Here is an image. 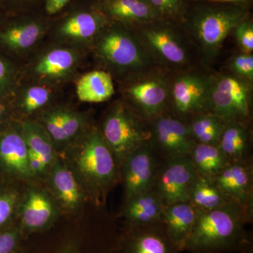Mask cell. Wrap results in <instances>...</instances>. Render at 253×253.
Returning <instances> with one entry per match:
<instances>
[{
    "label": "cell",
    "instance_id": "cell-8",
    "mask_svg": "<svg viewBox=\"0 0 253 253\" xmlns=\"http://www.w3.org/2000/svg\"><path fill=\"white\" fill-rule=\"evenodd\" d=\"M149 143L161 161L187 157L196 144L187 121L166 112L148 122Z\"/></svg>",
    "mask_w": 253,
    "mask_h": 253
},
{
    "label": "cell",
    "instance_id": "cell-22",
    "mask_svg": "<svg viewBox=\"0 0 253 253\" xmlns=\"http://www.w3.org/2000/svg\"><path fill=\"white\" fill-rule=\"evenodd\" d=\"M188 201L199 211H211L230 202L213 178L198 175L189 190Z\"/></svg>",
    "mask_w": 253,
    "mask_h": 253
},
{
    "label": "cell",
    "instance_id": "cell-33",
    "mask_svg": "<svg viewBox=\"0 0 253 253\" xmlns=\"http://www.w3.org/2000/svg\"><path fill=\"white\" fill-rule=\"evenodd\" d=\"M49 90L43 86H33L26 92L24 99L25 109L31 113L42 107L49 101Z\"/></svg>",
    "mask_w": 253,
    "mask_h": 253
},
{
    "label": "cell",
    "instance_id": "cell-44",
    "mask_svg": "<svg viewBox=\"0 0 253 253\" xmlns=\"http://www.w3.org/2000/svg\"><path fill=\"white\" fill-rule=\"evenodd\" d=\"M61 253H75V251H73V250L68 249V250H66V251H63V252H62Z\"/></svg>",
    "mask_w": 253,
    "mask_h": 253
},
{
    "label": "cell",
    "instance_id": "cell-23",
    "mask_svg": "<svg viewBox=\"0 0 253 253\" xmlns=\"http://www.w3.org/2000/svg\"><path fill=\"white\" fill-rule=\"evenodd\" d=\"M196 144L218 145L226 123L211 113L196 115L187 121Z\"/></svg>",
    "mask_w": 253,
    "mask_h": 253
},
{
    "label": "cell",
    "instance_id": "cell-36",
    "mask_svg": "<svg viewBox=\"0 0 253 253\" xmlns=\"http://www.w3.org/2000/svg\"><path fill=\"white\" fill-rule=\"evenodd\" d=\"M16 196L14 194L0 195V226L9 219L14 211Z\"/></svg>",
    "mask_w": 253,
    "mask_h": 253
},
{
    "label": "cell",
    "instance_id": "cell-41",
    "mask_svg": "<svg viewBox=\"0 0 253 253\" xmlns=\"http://www.w3.org/2000/svg\"><path fill=\"white\" fill-rule=\"evenodd\" d=\"M240 253H253V236L251 234L249 239L246 240V242L241 246L239 249Z\"/></svg>",
    "mask_w": 253,
    "mask_h": 253
},
{
    "label": "cell",
    "instance_id": "cell-42",
    "mask_svg": "<svg viewBox=\"0 0 253 253\" xmlns=\"http://www.w3.org/2000/svg\"><path fill=\"white\" fill-rule=\"evenodd\" d=\"M204 2L215 3V4H244L248 0H198Z\"/></svg>",
    "mask_w": 253,
    "mask_h": 253
},
{
    "label": "cell",
    "instance_id": "cell-20",
    "mask_svg": "<svg viewBox=\"0 0 253 253\" xmlns=\"http://www.w3.org/2000/svg\"><path fill=\"white\" fill-rule=\"evenodd\" d=\"M76 89L78 99L83 102H103L115 93L112 76L104 71L86 73L78 81Z\"/></svg>",
    "mask_w": 253,
    "mask_h": 253
},
{
    "label": "cell",
    "instance_id": "cell-17",
    "mask_svg": "<svg viewBox=\"0 0 253 253\" xmlns=\"http://www.w3.org/2000/svg\"><path fill=\"white\" fill-rule=\"evenodd\" d=\"M166 205L154 191L143 193L126 201L123 215L126 226H139L161 221Z\"/></svg>",
    "mask_w": 253,
    "mask_h": 253
},
{
    "label": "cell",
    "instance_id": "cell-37",
    "mask_svg": "<svg viewBox=\"0 0 253 253\" xmlns=\"http://www.w3.org/2000/svg\"><path fill=\"white\" fill-rule=\"evenodd\" d=\"M16 244V236L13 232L0 234V253H11Z\"/></svg>",
    "mask_w": 253,
    "mask_h": 253
},
{
    "label": "cell",
    "instance_id": "cell-11",
    "mask_svg": "<svg viewBox=\"0 0 253 253\" xmlns=\"http://www.w3.org/2000/svg\"><path fill=\"white\" fill-rule=\"evenodd\" d=\"M161 163L149 141L126 158L121 166L126 201L152 191Z\"/></svg>",
    "mask_w": 253,
    "mask_h": 253
},
{
    "label": "cell",
    "instance_id": "cell-13",
    "mask_svg": "<svg viewBox=\"0 0 253 253\" xmlns=\"http://www.w3.org/2000/svg\"><path fill=\"white\" fill-rule=\"evenodd\" d=\"M228 199L253 214V159L229 163L213 178Z\"/></svg>",
    "mask_w": 253,
    "mask_h": 253
},
{
    "label": "cell",
    "instance_id": "cell-10",
    "mask_svg": "<svg viewBox=\"0 0 253 253\" xmlns=\"http://www.w3.org/2000/svg\"><path fill=\"white\" fill-rule=\"evenodd\" d=\"M211 76L196 72L181 73L171 81L167 112L188 121L208 111Z\"/></svg>",
    "mask_w": 253,
    "mask_h": 253
},
{
    "label": "cell",
    "instance_id": "cell-30",
    "mask_svg": "<svg viewBox=\"0 0 253 253\" xmlns=\"http://www.w3.org/2000/svg\"><path fill=\"white\" fill-rule=\"evenodd\" d=\"M165 21H183L186 14L184 0H148Z\"/></svg>",
    "mask_w": 253,
    "mask_h": 253
},
{
    "label": "cell",
    "instance_id": "cell-12",
    "mask_svg": "<svg viewBox=\"0 0 253 253\" xmlns=\"http://www.w3.org/2000/svg\"><path fill=\"white\" fill-rule=\"evenodd\" d=\"M196 176L188 156L163 161L152 191L166 206L188 201L189 190Z\"/></svg>",
    "mask_w": 253,
    "mask_h": 253
},
{
    "label": "cell",
    "instance_id": "cell-24",
    "mask_svg": "<svg viewBox=\"0 0 253 253\" xmlns=\"http://www.w3.org/2000/svg\"><path fill=\"white\" fill-rule=\"evenodd\" d=\"M21 214L25 225L31 229H39L51 220L54 208L44 194L33 191L25 201Z\"/></svg>",
    "mask_w": 253,
    "mask_h": 253
},
{
    "label": "cell",
    "instance_id": "cell-39",
    "mask_svg": "<svg viewBox=\"0 0 253 253\" xmlns=\"http://www.w3.org/2000/svg\"><path fill=\"white\" fill-rule=\"evenodd\" d=\"M71 0H46V10L48 14H54L59 12Z\"/></svg>",
    "mask_w": 253,
    "mask_h": 253
},
{
    "label": "cell",
    "instance_id": "cell-35",
    "mask_svg": "<svg viewBox=\"0 0 253 253\" xmlns=\"http://www.w3.org/2000/svg\"><path fill=\"white\" fill-rule=\"evenodd\" d=\"M61 126L66 140L73 137L78 132L81 126L79 118L72 113L60 112Z\"/></svg>",
    "mask_w": 253,
    "mask_h": 253
},
{
    "label": "cell",
    "instance_id": "cell-25",
    "mask_svg": "<svg viewBox=\"0 0 253 253\" xmlns=\"http://www.w3.org/2000/svg\"><path fill=\"white\" fill-rule=\"evenodd\" d=\"M41 33V26L37 23L16 25L0 33V43L13 49H28L36 42Z\"/></svg>",
    "mask_w": 253,
    "mask_h": 253
},
{
    "label": "cell",
    "instance_id": "cell-34",
    "mask_svg": "<svg viewBox=\"0 0 253 253\" xmlns=\"http://www.w3.org/2000/svg\"><path fill=\"white\" fill-rule=\"evenodd\" d=\"M46 130L50 136L56 141H66L61 126V114L60 111L49 114L45 119Z\"/></svg>",
    "mask_w": 253,
    "mask_h": 253
},
{
    "label": "cell",
    "instance_id": "cell-18",
    "mask_svg": "<svg viewBox=\"0 0 253 253\" xmlns=\"http://www.w3.org/2000/svg\"><path fill=\"white\" fill-rule=\"evenodd\" d=\"M0 159L11 172L19 175L31 174L28 163V148L24 138L14 131L0 138Z\"/></svg>",
    "mask_w": 253,
    "mask_h": 253
},
{
    "label": "cell",
    "instance_id": "cell-38",
    "mask_svg": "<svg viewBox=\"0 0 253 253\" xmlns=\"http://www.w3.org/2000/svg\"><path fill=\"white\" fill-rule=\"evenodd\" d=\"M28 163L31 173L41 172L46 167L44 163L39 156L28 150Z\"/></svg>",
    "mask_w": 253,
    "mask_h": 253
},
{
    "label": "cell",
    "instance_id": "cell-15",
    "mask_svg": "<svg viewBox=\"0 0 253 253\" xmlns=\"http://www.w3.org/2000/svg\"><path fill=\"white\" fill-rule=\"evenodd\" d=\"M199 210L189 201L168 205L163 211L161 222L168 236L181 252L189 239Z\"/></svg>",
    "mask_w": 253,
    "mask_h": 253
},
{
    "label": "cell",
    "instance_id": "cell-32",
    "mask_svg": "<svg viewBox=\"0 0 253 253\" xmlns=\"http://www.w3.org/2000/svg\"><path fill=\"white\" fill-rule=\"evenodd\" d=\"M236 43L241 52L252 53L253 50V23L246 18L234 31Z\"/></svg>",
    "mask_w": 253,
    "mask_h": 253
},
{
    "label": "cell",
    "instance_id": "cell-16",
    "mask_svg": "<svg viewBox=\"0 0 253 253\" xmlns=\"http://www.w3.org/2000/svg\"><path fill=\"white\" fill-rule=\"evenodd\" d=\"M251 123L233 121L226 123L217 146L231 162L253 157Z\"/></svg>",
    "mask_w": 253,
    "mask_h": 253
},
{
    "label": "cell",
    "instance_id": "cell-21",
    "mask_svg": "<svg viewBox=\"0 0 253 253\" xmlns=\"http://www.w3.org/2000/svg\"><path fill=\"white\" fill-rule=\"evenodd\" d=\"M188 157L196 174L204 177H215L229 163L217 145L196 144Z\"/></svg>",
    "mask_w": 253,
    "mask_h": 253
},
{
    "label": "cell",
    "instance_id": "cell-26",
    "mask_svg": "<svg viewBox=\"0 0 253 253\" xmlns=\"http://www.w3.org/2000/svg\"><path fill=\"white\" fill-rule=\"evenodd\" d=\"M104 23V18L99 15L81 13L68 18L61 26V32L66 36L87 39L99 32Z\"/></svg>",
    "mask_w": 253,
    "mask_h": 253
},
{
    "label": "cell",
    "instance_id": "cell-28",
    "mask_svg": "<svg viewBox=\"0 0 253 253\" xmlns=\"http://www.w3.org/2000/svg\"><path fill=\"white\" fill-rule=\"evenodd\" d=\"M74 62V55L71 51L56 49L42 59L37 65L36 71L42 76H61L72 68Z\"/></svg>",
    "mask_w": 253,
    "mask_h": 253
},
{
    "label": "cell",
    "instance_id": "cell-3",
    "mask_svg": "<svg viewBox=\"0 0 253 253\" xmlns=\"http://www.w3.org/2000/svg\"><path fill=\"white\" fill-rule=\"evenodd\" d=\"M101 135L120 168L126 158L149 141L148 123L130 106L118 104L105 119Z\"/></svg>",
    "mask_w": 253,
    "mask_h": 253
},
{
    "label": "cell",
    "instance_id": "cell-14",
    "mask_svg": "<svg viewBox=\"0 0 253 253\" xmlns=\"http://www.w3.org/2000/svg\"><path fill=\"white\" fill-rule=\"evenodd\" d=\"M123 253H181L168 236L161 221L126 226L122 240Z\"/></svg>",
    "mask_w": 253,
    "mask_h": 253
},
{
    "label": "cell",
    "instance_id": "cell-27",
    "mask_svg": "<svg viewBox=\"0 0 253 253\" xmlns=\"http://www.w3.org/2000/svg\"><path fill=\"white\" fill-rule=\"evenodd\" d=\"M53 184L61 202L74 209L81 202V193L72 173L66 168L56 167L53 173Z\"/></svg>",
    "mask_w": 253,
    "mask_h": 253
},
{
    "label": "cell",
    "instance_id": "cell-6",
    "mask_svg": "<svg viewBox=\"0 0 253 253\" xmlns=\"http://www.w3.org/2000/svg\"><path fill=\"white\" fill-rule=\"evenodd\" d=\"M251 85L232 74L211 76L208 111L224 123H251Z\"/></svg>",
    "mask_w": 253,
    "mask_h": 253
},
{
    "label": "cell",
    "instance_id": "cell-46",
    "mask_svg": "<svg viewBox=\"0 0 253 253\" xmlns=\"http://www.w3.org/2000/svg\"></svg>",
    "mask_w": 253,
    "mask_h": 253
},
{
    "label": "cell",
    "instance_id": "cell-9",
    "mask_svg": "<svg viewBox=\"0 0 253 253\" xmlns=\"http://www.w3.org/2000/svg\"><path fill=\"white\" fill-rule=\"evenodd\" d=\"M134 78L126 89L131 109L147 123L167 112L171 84L168 76L154 69Z\"/></svg>",
    "mask_w": 253,
    "mask_h": 253
},
{
    "label": "cell",
    "instance_id": "cell-40",
    "mask_svg": "<svg viewBox=\"0 0 253 253\" xmlns=\"http://www.w3.org/2000/svg\"><path fill=\"white\" fill-rule=\"evenodd\" d=\"M9 71L6 63L3 60L0 59V89L4 86L8 79Z\"/></svg>",
    "mask_w": 253,
    "mask_h": 253
},
{
    "label": "cell",
    "instance_id": "cell-5",
    "mask_svg": "<svg viewBox=\"0 0 253 253\" xmlns=\"http://www.w3.org/2000/svg\"><path fill=\"white\" fill-rule=\"evenodd\" d=\"M99 56L113 68L134 77L156 67L136 33L113 28L105 33L98 43Z\"/></svg>",
    "mask_w": 253,
    "mask_h": 253
},
{
    "label": "cell",
    "instance_id": "cell-4",
    "mask_svg": "<svg viewBox=\"0 0 253 253\" xmlns=\"http://www.w3.org/2000/svg\"><path fill=\"white\" fill-rule=\"evenodd\" d=\"M167 22L138 25L136 33L156 67L179 69L189 65L191 54L183 37Z\"/></svg>",
    "mask_w": 253,
    "mask_h": 253
},
{
    "label": "cell",
    "instance_id": "cell-31",
    "mask_svg": "<svg viewBox=\"0 0 253 253\" xmlns=\"http://www.w3.org/2000/svg\"><path fill=\"white\" fill-rule=\"evenodd\" d=\"M231 74L252 84L253 82V53L240 52L229 61Z\"/></svg>",
    "mask_w": 253,
    "mask_h": 253
},
{
    "label": "cell",
    "instance_id": "cell-45",
    "mask_svg": "<svg viewBox=\"0 0 253 253\" xmlns=\"http://www.w3.org/2000/svg\"><path fill=\"white\" fill-rule=\"evenodd\" d=\"M108 1H111V0H108Z\"/></svg>",
    "mask_w": 253,
    "mask_h": 253
},
{
    "label": "cell",
    "instance_id": "cell-29",
    "mask_svg": "<svg viewBox=\"0 0 253 253\" xmlns=\"http://www.w3.org/2000/svg\"><path fill=\"white\" fill-rule=\"evenodd\" d=\"M23 138L28 150L41 158L46 166L54 158L52 145L38 126L31 123L23 125Z\"/></svg>",
    "mask_w": 253,
    "mask_h": 253
},
{
    "label": "cell",
    "instance_id": "cell-19",
    "mask_svg": "<svg viewBox=\"0 0 253 253\" xmlns=\"http://www.w3.org/2000/svg\"><path fill=\"white\" fill-rule=\"evenodd\" d=\"M107 11L116 19L136 25L163 20L148 0H111Z\"/></svg>",
    "mask_w": 253,
    "mask_h": 253
},
{
    "label": "cell",
    "instance_id": "cell-2",
    "mask_svg": "<svg viewBox=\"0 0 253 253\" xmlns=\"http://www.w3.org/2000/svg\"><path fill=\"white\" fill-rule=\"evenodd\" d=\"M246 18L247 10L244 4L204 2L184 20L204 62L211 63L217 57L227 37Z\"/></svg>",
    "mask_w": 253,
    "mask_h": 253
},
{
    "label": "cell",
    "instance_id": "cell-7",
    "mask_svg": "<svg viewBox=\"0 0 253 253\" xmlns=\"http://www.w3.org/2000/svg\"><path fill=\"white\" fill-rule=\"evenodd\" d=\"M77 165L96 192L104 194L118 180L119 165L101 132H91L83 144Z\"/></svg>",
    "mask_w": 253,
    "mask_h": 253
},
{
    "label": "cell",
    "instance_id": "cell-1",
    "mask_svg": "<svg viewBox=\"0 0 253 253\" xmlns=\"http://www.w3.org/2000/svg\"><path fill=\"white\" fill-rule=\"evenodd\" d=\"M253 214L230 201L211 211H199L184 251L191 253L239 252L251 235L246 230Z\"/></svg>",
    "mask_w": 253,
    "mask_h": 253
},
{
    "label": "cell",
    "instance_id": "cell-43",
    "mask_svg": "<svg viewBox=\"0 0 253 253\" xmlns=\"http://www.w3.org/2000/svg\"><path fill=\"white\" fill-rule=\"evenodd\" d=\"M5 112V106L4 105L0 104V119L2 117Z\"/></svg>",
    "mask_w": 253,
    "mask_h": 253
}]
</instances>
